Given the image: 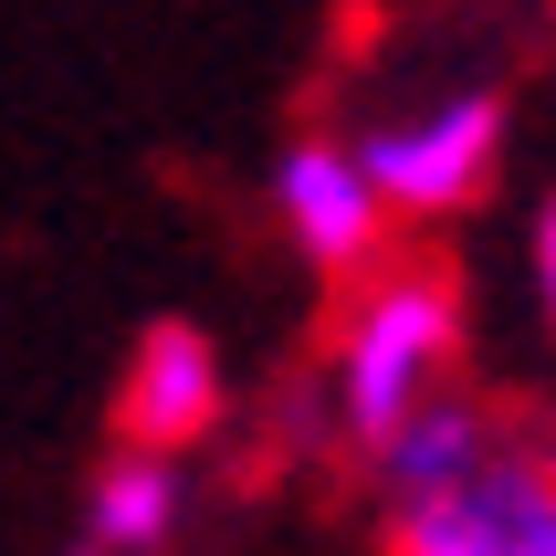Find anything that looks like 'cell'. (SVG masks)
Returning <instances> with one entry per match:
<instances>
[{
  "instance_id": "obj_1",
  "label": "cell",
  "mask_w": 556,
  "mask_h": 556,
  "mask_svg": "<svg viewBox=\"0 0 556 556\" xmlns=\"http://www.w3.org/2000/svg\"><path fill=\"white\" fill-rule=\"evenodd\" d=\"M452 346H463L452 274L441 263H368V283L337 315V346H326V420L357 452H378L409 409H431L452 389Z\"/></svg>"
},
{
  "instance_id": "obj_2",
  "label": "cell",
  "mask_w": 556,
  "mask_h": 556,
  "mask_svg": "<svg viewBox=\"0 0 556 556\" xmlns=\"http://www.w3.org/2000/svg\"><path fill=\"white\" fill-rule=\"evenodd\" d=\"M389 556H556V441L494 431L463 483L389 504Z\"/></svg>"
},
{
  "instance_id": "obj_3",
  "label": "cell",
  "mask_w": 556,
  "mask_h": 556,
  "mask_svg": "<svg viewBox=\"0 0 556 556\" xmlns=\"http://www.w3.org/2000/svg\"><path fill=\"white\" fill-rule=\"evenodd\" d=\"M357 157H368L378 200L400 220H452L463 200H483V179L504 168V105L483 85L463 94H431V105H409V116L368 126L357 137Z\"/></svg>"
},
{
  "instance_id": "obj_4",
  "label": "cell",
  "mask_w": 556,
  "mask_h": 556,
  "mask_svg": "<svg viewBox=\"0 0 556 556\" xmlns=\"http://www.w3.org/2000/svg\"><path fill=\"white\" fill-rule=\"evenodd\" d=\"M274 220L315 274H368L378 252H389V220L400 211L378 200L357 137H294L274 157Z\"/></svg>"
},
{
  "instance_id": "obj_5",
  "label": "cell",
  "mask_w": 556,
  "mask_h": 556,
  "mask_svg": "<svg viewBox=\"0 0 556 556\" xmlns=\"http://www.w3.org/2000/svg\"><path fill=\"white\" fill-rule=\"evenodd\" d=\"M231 409V378H220V346L200 326H148L137 357H126V389H116V420L126 441H157V452H200Z\"/></svg>"
},
{
  "instance_id": "obj_6",
  "label": "cell",
  "mask_w": 556,
  "mask_h": 556,
  "mask_svg": "<svg viewBox=\"0 0 556 556\" xmlns=\"http://www.w3.org/2000/svg\"><path fill=\"white\" fill-rule=\"evenodd\" d=\"M189 526V452H157V441H126L105 452L85 483V515H74V556H168Z\"/></svg>"
},
{
  "instance_id": "obj_7",
  "label": "cell",
  "mask_w": 556,
  "mask_h": 556,
  "mask_svg": "<svg viewBox=\"0 0 556 556\" xmlns=\"http://www.w3.org/2000/svg\"><path fill=\"white\" fill-rule=\"evenodd\" d=\"M494 431H504V420H494L483 400L441 389L431 409H409L400 431H389V441L368 452V472H378V494H389V504H409V494H441V483H463V472L483 463V452H494Z\"/></svg>"
},
{
  "instance_id": "obj_8",
  "label": "cell",
  "mask_w": 556,
  "mask_h": 556,
  "mask_svg": "<svg viewBox=\"0 0 556 556\" xmlns=\"http://www.w3.org/2000/svg\"><path fill=\"white\" fill-rule=\"evenodd\" d=\"M526 263H535V305H546V337H556V189L535 200V231H526Z\"/></svg>"
}]
</instances>
